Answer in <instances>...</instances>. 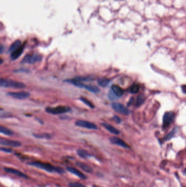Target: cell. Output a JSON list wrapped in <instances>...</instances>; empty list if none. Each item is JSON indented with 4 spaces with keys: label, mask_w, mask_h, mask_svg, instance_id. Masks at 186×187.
I'll return each instance as SVG.
<instances>
[{
    "label": "cell",
    "mask_w": 186,
    "mask_h": 187,
    "mask_svg": "<svg viewBox=\"0 0 186 187\" xmlns=\"http://www.w3.org/2000/svg\"><path fill=\"white\" fill-rule=\"evenodd\" d=\"M8 95L18 100H24L28 99L30 96V94L25 91H18V92H10L8 93Z\"/></svg>",
    "instance_id": "52a82bcc"
},
{
    "label": "cell",
    "mask_w": 186,
    "mask_h": 187,
    "mask_svg": "<svg viewBox=\"0 0 186 187\" xmlns=\"http://www.w3.org/2000/svg\"><path fill=\"white\" fill-rule=\"evenodd\" d=\"M84 88L86 89L87 90L90 91L91 93H98L100 92L99 89L98 88V87L92 85H85Z\"/></svg>",
    "instance_id": "ac0fdd59"
},
{
    "label": "cell",
    "mask_w": 186,
    "mask_h": 187,
    "mask_svg": "<svg viewBox=\"0 0 186 187\" xmlns=\"http://www.w3.org/2000/svg\"><path fill=\"white\" fill-rule=\"evenodd\" d=\"M76 125L79 127L91 129V130H96L98 128V127L96 124L90 122V121H86V120H78L76 121Z\"/></svg>",
    "instance_id": "ba28073f"
},
{
    "label": "cell",
    "mask_w": 186,
    "mask_h": 187,
    "mask_svg": "<svg viewBox=\"0 0 186 187\" xmlns=\"http://www.w3.org/2000/svg\"><path fill=\"white\" fill-rule=\"evenodd\" d=\"M0 132H1V133L7 135V136H12L13 135V132H12L10 130L7 129L6 127H3V126L0 127Z\"/></svg>",
    "instance_id": "44dd1931"
},
{
    "label": "cell",
    "mask_w": 186,
    "mask_h": 187,
    "mask_svg": "<svg viewBox=\"0 0 186 187\" xmlns=\"http://www.w3.org/2000/svg\"><path fill=\"white\" fill-rule=\"evenodd\" d=\"M24 47H25L24 45H21L19 48H18L15 51H13L12 53H11L10 58L12 60H15L20 57L24 52Z\"/></svg>",
    "instance_id": "4fadbf2b"
},
{
    "label": "cell",
    "mask_w": 186,
    "mask_h": 187,
    "mask_svg": "<svg viewBox=\"0 0 186 187\" xmlns=\"http://www.w3.org/2000/svg\"><path fill=\"white\" fill-rule=\"evenodd\" d=\"M0 86L1 87L17 89H23L25 88L26 86L25 84L23 83L5 79H1Z\"/></svg>",
    "instance_id": "7a4b0ae2"
},
{
    "label": "cell",
    "mask_w": 186,
    "mask_h": 187,
    "mask_svg": "<svg viewBox=\"0 0 186 187\" xmlns=\"http://www.w3.org/2000/svg\"><path fill=\"white\" fill-rule=\"evenodd\" d=\"M0 143L3 146H9V147H19L21 146V143L19 141L11 140V139H1Z\"/></svg>",
    "instance_id": "30bf717a"
},
{
    "label": "cell",
    "mask_w": 186,
    "mask_h": 187,
    "mask_svg": "<svg viewBox=\"0 0 186 187\" xmlns=\"http://www.w3.org/2000/svg\"><path fill=\"white\" fill-rule=\"evenodd\" d=\"M108 96L109 99H110L111 100H114L116 99V97H118L117 96H116L115 94L113 93V92L111 90L109 93Z\"/></svg>",
    "instance_id": "83f0119b"
},
{
    "label": "cell",
    "mask_w": 186,
    "mask_h": 187,
    "mask_svg": "<svg viewBox=\"0 0 186 187\" xmlns=\"http://www.w3.org/2000/svg\"><path fill=\"white\" fill-rule=\"evenodd\" d=\"M42 59V56L39 54H34L32 55L28 54L24 58L23 60L21 61V63H31V64L35 63L40 61Z\"/></svg>",
    "instance_id": "277c9868"
},
{
    "label": "cell",
    "mask_w": 186,
    "mask_h": 187,
    "mask_svg": "<svg viewBox=\"0 0 186 187\" xmlns=\"http://www.w3.org/2000/svg\"><path fill=\"white\" fill-rule=\"evenodd\" d=\"M110 80L106 78H101L98 80V84L102 87H106L108 85Z\"/></svg>",
    "instance_id": "ffe728a7"
},
{
    "label": "cell",
    "mask_w": 186,
    "mask_h": 187,
    "mask_svg": "<svg viewBox=\"0 0 186 187\" xmlns=\"http://www.w3.org/2000/svg\"><path fill=\"white\" fill-rule=\"evenodd\" d=\"M76 165L85 172L87 173H92L93 172V169L92 167H90L88 165L82 162H76Z\"/></svg>",
    "instance_id": "5bb4252c"
},
{
    "label": "cell",
    "mask_w": 186,
    "mask_h": 187,
    "mask_svg": "<svg viewBox=\"0 0 186 187\" xmlns=\"http://www.w3.org/2000/svg\"><path fill=\"white\" fill-rule=\"evenodd\" d=\"M77 154L79 157L83 159H87L91 156L88 152L84 149H78L77 151Z\"/></svg>",
    "instance_id": "e0dca14e"
},
{
    "label": "cell",
    "mask_w": 186,
    "mask_h": 187,
    "mask_svg": "<svg viewBox=\"0 0 186 187\" xmlns=\"http://www.w3.org/2000/svg\"><path fill=\"white\" fill-rule=\"evenodd\" d=\"M21 46V41L19 40H16L10 46V48L9 49V52L12 53L13 51L19 48Z\"/></svg>",
    "instance_id": "d6986e66"
},
{
    "label": "cell",
    "mask_w": 186,
    "mask_h": 187,
    "mask_svg": "<svg viewBox=\"0 0 186 187\" xmlns=\"http://www.w3.org/2000/svg\"><path fill=\"white\" fill-rule=\"evenodd\" d=\"M1 151H2V152L8 153H10L12 152V149H10V148H5V147H1Z\"/></svg>",
    "instance_id": "f1b7e54d"
},
{
    "label": "cell",
    "mask_w": 186,
    "mask_h": 187,
    "mask_svg": "<svg viewBox=\"0 0 186 187\" xmlns=\"http://www.w3.org/2000/svg\"><path fill=\"white\" fill-rule=\"evenodd\" d=\"M175 118V114L173 112H168L164 114L163 118V128L166 129L168 127Z\"/></svg>",
    "instance_id": "8992f818"
},
{
    "label": "cell",
    "mask_w": 186,
    "mask_h": 187,
    "mask_svg": "<svg viewBox=\"0 0 186 187\" xmlns=\"http://www.w3.org/2000/svg\"><path fill=\"white\" fill-rule=\"evenodd\" d=\"M111 107L116 112L121 114L128 116L130 114V111L125 106L122 104L114 102L111 105Z\"/></svg>",
    "instance_id": "5b68a950"
},
{
    "label": "cell",
    "mask_w": 186,
    "mask_h": 187,
    "mask_svg": "<svg viewBox=\"0 0 186 187\" xmlns=\"http://www.w3.org/2000/svg\"><path fill=\"white\" fill-rule=\"evenodd\" d=\"M3 170L5 172L9 173V174H14V175H16L18 177H21V178H26V179L28 178V176L25 174L20 171V170H19L8 167H3Z\"/></svg>",
    "instance_id": "9c48e42d"
},
{
    "label": "cell",
    "mask_w": 186,
    "mask_h": 187,
    "mask_svg": "<svg viewBox=\"0 0 186 187\" xmlns=\"http://www.w3.org/2000/svg\"><path fill=\"white\" fill-rule=\"evenodd\" d=\"M139 91V86L137 84H134L130 88V92L131 93L136 94Z\"/></svg>",
    "instance_id": "d4e9b609"
},
{
    "label": "cell",
    "mask_w": 186,
    "mask_h": 187,
    "mask_svg": "<svg viewBox=\"0 0 186 187\" xmlns=\"http://www.w3.org/2000/svg\"><path fill=\"white\" fill-rule=\"evenodd\" d=\"M71 111V109L67 106H58L56 107H47L46 111L48 113L52 114L54 115L65 113Z\"/></svg>",
    "instance_id": "3957f363"
},
{
    "label": "cell",
    "mask_w": 186,
    "mask_h": 187,
    "mask_svg": "<svg viewBox=\"0 0 186 187\" xmlns=\"http://www.w3.org/2000/svg\"><path fill=\"white\" fill-rule=\"evenodd\" d=\"M103 126L106 130H107L109 132H110L111 134H115V135H118L120 134V132L117 129H116L113 126L111 125L110 124L108 123H102V124Z\"/></svg>",
    "instance_id": "2e32d148"
},
{
    "label": "cell",
    "mask_w": 186,
    "mask_h": 187,
    "mask_svg": "<svg viewBox=\"0 0 186 187\" xmlns=\"http://www.w3.org/2000/svg\"><path fill=\"white\" fill-rule=\"evenodd\" d=\"M113 121L116 122V123H117V124H119V123H120L121 122V120L120 118V117H118V116H113Z\"/></svg>",
    "instance_id": "f546056e"
},
{
    "label": "cell",
    "mask_w": 186,
    "mask_h": 187,
    "mask_svg": "<svg viewBox=\"0 0 186 187\" xmlns=\"http://www.w3.org/2000/svg\"><path fill=\"white\" fill-rule=\"evenodd\" d=\"M175 132L174 130L170 132L166 137H165L164 140H165V141H168V140L171 139V138L173 136V135H175Z\"/></svg>",
    "instance_id": "4316f807"
},
{
    "label": "cell",
    "mask_w": 186,
    "mask_h": 187,
    "mask_svg": "<svg viewBox=\"0 0 186 187\" xmlns=\"http://www.w3.org/2000/svg\"><path fill=\"white\" fill-rule=\"evenodd\" d=\"M66 169L68 172H71V174H74L76 176L80 178L83 180L87 179V176L85 174H84L83 173L81 172L79 170L76 169V167H72V166H67L66 167Z\"/></svg>",
    "instance_id": "8fae6325"
},
{
    "label": "cell",
    "mask_w": 186,
    "mask_h": 187,
    "mask_svg": "<svg viewBox=\"0 0 186 187\" xmlns=\"http://www.w3.org/2000/svg\"><path fill=\"white\" fill-rule=\"evenodd\" d=\"M111 90L113 92V93L115 94V95L117 97H121L123 95V89L121 88L120 86H118L117 85H113L111 86Z\"/></svg>",
    "instance_id": "9a60e30c"
},
{
    "label": "cell",
    "mask_w": 186,
    "mask_h": 187,
    "mask_svg": "<svg viewBox=\"0 0 186 187\" xmlns=\"http://www.w3.org/2000/svg\"><path fill=\"white\" fill-rule=\"evenodd\" d=\"M110 141L111 143L113 144H115L118 146H120L121 147H123L124 148H129L128 145L125 142L123 141L122 139H121L120 138L116 137H112L110 139Z\"/></svg>",
    "instance_id": "7c38bea8"
},
{
    "label": "cell",
    "mask_w": 186,
    "mask_h": 187,
    "mask_svg": "<svg viewBox=\"0 0 186 187\" xmlns=\"http://www.w3.org/2000/svg\"><path fill=\"white\" fill-rule=\"evenodd\" d=\"M3 49H4V48H3L2 45H1V53H3Z\"/></svg>",
    "instance_id": "1f68e13d"
},
{
    "label": "cell",
    "mask_w": 186,
    "mask_h": 187,
    "mask_svg": "<svg viewBox=\"0 0 186 187\" xmlns=\"http://www.w3.org/2000/svg\"><path fill=\"white\" fill-rule=\"evenodd\" d=\"M181 88H182V91L184 92V93L186 94V85H184V86H181Z\"/></svg>",
    "instance_id": "4dcf8cb0"
},
{
    "label": "cell",
    "mask_w": 186,
    "mask_h": 187,
    "mask_svg": "<svg viewBox=\"0 0 186 187\" xmlns=\"http://www.w3.org/2000/svg\"><path fill=\"white\" fill-rule=\"evenodd\" d=\"M33 136L37 139H50L51 137L49 134H34Z\"/></svg>",
    "instance_id": "cb8c5ba5"
},
{
    "label": "cell",
    "mask_w": 186,
    "mask_h": 187,
    "mask_svg": "<svg viewBox=\"0 0 186 187\" xmlns=\"http://www.w3.org/2000/svg\"><path fill=\"white\" fill-rule=\"evenodd\" d=\"M145 101V97L143 95H140L138 97L136 101V106H140L142 104H143Z\"/></svg>",
    "instance_id": "7402d4cb"
},
{
    "label": "cell",
    "mask_w": 186,
    "mask_h": 187,
    "mask_svg": "<svg viewBox=\"0 0 186 187\" xmlns=\"http://www.w3.org/2000/svg\"><path fill=\"white\" fill-rule=\"evenodd\" d=\"M80 100L83 102L84 104H85L86 105H87V106L90 107L91 109L95 108V106L93 105V104L89 100H88L87 99H85L84 97H81Z\"/></svg>",
    "instance_id": "603a6c76"
},
{
    "label": "cell",
    "mask_w": 186,
    "mask_h": 187,
    "mask_svg": "<svg viewBox=\"0 0 186 187\" xmlns=\"http://www.w3.org/2000/svg\"><path fill=\"white\" fill-rule=\"evenodd\" d=\"M28 165L43 170L48 172H51V173L56 172L60 174H62L65 172V171L63 168L58 166H55L48 162H43L39 161H34V162H28Z\"/></svg>",
    "instance_id": "6da1fadb"
},
{
    "label": "cell",
    "mask_w": 186,
    "mask_h": 187,
    "mask_svg": "<svg viewBox=\"0 0 186 187\" xmlns=\"http://www.w3.org/2000/svg\"><path fill=\"white\" fill-rule=\"evenodd\" d=\"M69 187H87L85 185L78 182H71L68 184Z\"/></svg>",
    "instance_id": "484cf974"
}]
</instances>
